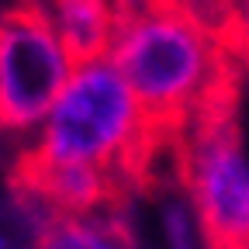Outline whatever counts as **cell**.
<instances>
[{
    "instance_id": "277c9868",
    "label": "cell",
    "mask_w": 249,
    "mask_h": 249,
    "mask_svg": "<svg viewBox=\"0 0 249 249\" xmlns=\"http://www.w3.org/2000/svg\"><path fill=\"white\" fill-rule=\"evenodd\" d=\"M180 139V180L211 249H249V160L225 118Z\"/></svg>"
},
{
    "instance_id": "7a4b0ae2",
    "label": "cell",
    "mask_w": 249,
    "mask_h": 249,
    "mask_svg": "<svg viewBox=\"0 0 249 249\" xmlns=\"http://www.w3.org/2000/svg\"><path fill=\"white\" fill-rule=\"evenodd\" d=\"M160 135L111 59L73 66L70 83L21 152V166L97 170L135 191Z\"/></svg>"
},
{
    "instance_id": "5b68a950",
    "label": "cell",
    "mask_w": 249,
    "mask_h": 249,
    "mask_svg": "<svg viewBox=\"0 0 249 249\" xmlns=\"http://www.w3.org/2000/svg\"><path fill=\"white\" fill-rule=\"evenodd\" d=\"M49 14L73 66L107 59L114 28H118V4H107V0H59V4H49Z\"/></svg>"
},
{
    "instance_id": "6da1fadb",
    "label": "cell",
    "mask_w": 249,
    "mask_h": 249,
    "mask_svg": "<svg viewBox=\"0 0 249 249\" xmlns=\"http://www.w3.org/2000/svg\"><path fill=\"white\" fill-rule=\"evenodd\" d=\"M235 24L194 4H118L107 59L160 135L225 118Z\"/></svg>"
},
{
    "instance_id": "52a82bcc",
    "label": "cell",
    "mask_w": 249,
    "mask_h": 249,
    "mask_svg": "<svg viewBox=\"0 0 249 249\" xmlns=\"http://www.w3.org/2000/svg\"><path fill=\"white\" fill-rule=\"evenodd\" d=\"M0 249H4V242H0Z\"/></svg>"
},
{
    "instance_id": "8992f818",
    "label": "cell",
    "mask_w": 249,
    "mask_h": 249,
    "mask_svg": "<svg viewBox=\"0 0 249 249\" xmlns=\"http://www.w3.org/2000/svg\"><path fill=\"white\" fill-rule=\"evenodd\" d=\"M35 249H135L124 208L76 214V218H49L38 225Z\"/></svg>"
},
{
    "instance_id": "3957f363",
    "label": "cell",
    "mask_w": 249,
    "mask_h": 249,
    "mask_svg": "<svg viewBox=\"0 0 249 249\" xmlns=\"http://www.w3.org/2000/svg\"><path fill=\"white\" fill-rule=\"evenodd\" d=\"M70 76L73 59L49 4H14L0 14V132L35 135Z\"/></svg>"
}]
</instances>
